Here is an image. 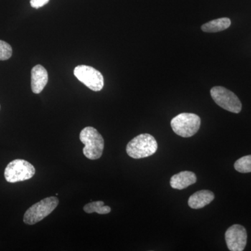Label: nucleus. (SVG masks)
Returning a JSON list of instances; mask_svg holds the SVG:
<instances>
[{"label":"nucleus","instance_id":"nucleus-1","mask_svg":"<svg viewBox=\"0 0 251 251\" xmlns=\"http://www.w3.org/2000/svg\"><path fill=\"white\" fill-rule=\"evenodd\" d=\"M80 140L85 145L84 155L88 159L97 160L103 154L104 140L98 130L92 126L85 127L81 130Z\"/></svg>","mask_w":251,"mask_h":251},{"label":"nucleus","instance_id":"nucleus-2","mask_svg":"<svg viewBox=\"0 0 251 251\" xmlns=\"http://www.w3.org/2000/svg\"><path fill=\"white\" fill-rule=\"evenodd\" d=\"M158 144L152 135L143 133L130 140L126 146L128 156L135 159L147 158L156 152Z\"/></svg>","mask_w":251,"mask_h":251},{"label":"nucleus","instance_id":"nucleus-3","mask_svg":"<svg viewBox=\"0 0 251 251\" xmlns=\"http://www.w3.org/2000/svg\"><path fill=\"white\" fill-rule=\"evenodd\" d=\"M171 127L176 135L190 138L197 133L201 125V117L196 114L181 113L171 120Z\"/></svg>","mask_w":251,"mask_h":251},{"label":"nucleus","instance_id":"nucleus-4","mask_svg":"<svg viewBox=\"0 0 251 251\" xmlns=\"http://www.w3.org/2000/svg\"><path fill=\"white\" fill-rule=\"evenodd\" d=\"M59 204L58 198L49 197L41 200L39 202L33 204L26 211L23 217L25 224L34 225L40 222L46 216L50 215Z\"/></svg>","mask_w":251,"mask_h":251},{"label":"nucleus","instance_id":"nucleus-5","mask_svg":"<svg viewBox=\"0 0 251 251\" xmlns=\"http://www.w3.org/2000/svg\"><path fill=\"white\" fill-rule=\"evenodd\" d=\"M35 168L29 162L23 159H16L10 162L4 171V177L9 183L26 181L35 175Z\"/></svg>","mask_w":251,"mask_h":251},{"label":"nucleus","instance_id":"nucleus-6","mask_svg":"<svg viewBox=\"0 0 251 251\" xmlns=\"http://www.w3.org/2000/svg\"><path fill=\"white\" fill-rule=\"evenodd\" d=\"M211 96L215 103L221 108L233 112L239 113L242 105L239 98L227 89L221 86H216L211 90Z\"/></svg>","mask_w":251,"mask_h":251},{"label":"nucleus","instance_id":"nucleus-7","mask_svg":"<svg viewBox=\"0 0 251 251\" xmlns=\"http://www.w3.org/2000/svg\"><path fill=\"white\" fill-rule=\"evenodd\" d=\"M74 74L77 80H80L91 90L99 92L103 89V75L94 68L87 65H79L74 69Z\"/></svg>","mask_w":251,"mask_h":251},{"label":"nucleus","instance_id":"nucleus-8","mask_svg":"<svg viewBox=\"0 0 251 251\" xmlns=\"http://www.w3.org/2000/svg\"><path fill=\"white\" fill-rule=\"evenodd\" d=\"M226 242L231 251H242L247 243V232L245 227L241 225H233L226 231Z\"/></svg>","mask_w":251,"mask_h":251},{"label":"nucleus","instance_id":"nucleus-9","mask_svg":"<svg viewBox=\"0 0 251 251\" xmlns=\"http://www.w3.org/2000/svg\"><path fill=\"white\" fill-rule=\"evenodd\" d=\"M49 81V74L45 68L38 65L31 69V90L34 94H40L45 88Z\"/></svg>","mask_w":251,"mask_h":251},{"label":"nucleus","instance_id":"nucleus-10","mask_svg":"<svg viewBox=\"0 0 251 251\" xmlns=\"http://www.w3.org/2000/svg\"><path fill=\"white\" fill-rule=\"evenodd\" d=\"M197 181V177L194 173L191 171L180 172L178 174L173 175L171 179V186L175 189L182 190L194 184Z\"/></svg>","mask_w":251,"mask_h":251},{"label":"nucleus","instance_id":"nucleus-11","mask_svg":"<svg viewBox=\"0 0 251 251\" xmlns=\"http://www.w3.org/2000/svg\"><path fill=\"white\" fill-rule=\"evenodd\" d=\"M214 200V193L208 190H201L193 193L188 199V206L193 209H202Z\"/></svg>","mask_w":251,"mask_h":251},{"label":"nucleus","instance_id":"nucleus-12","mask_svg":"<svg viewBox=\"0 0 251 251\" xmlns=\"http://www.w3.org/2000/svg\"><path fill=\"white\" fill-rule=\"evenodd\" d=\"M230 25L231 21L229 18H219L203 25L201 29L204 32H219V31L226 30L230 26Z\"/></svg>","mask_w":251,"mask_h":251},{"label":"nucleus","instance_id":"nucleus-13","mask_svg":"<svg viewBox=\"0 0 251 251\" xmlns=\"http://www.w3.org/2000/svg\"><path fill=\"white\" fill-rule=\"evenodd\" d=\"M83 210L88 214L95 212L99 214H107L111 211V208L110 206L104 205L103 201H96V202L85 204L84 206Z\"/></svg>","mask_w":251,"mask_h":251},{"label":"nucleus","instance_id":"nucleus-14","mask_svg":"<svg viewBox=\"0 0 251 251\" xmlns=\"http://www.w3.org/2000/svg\"><path fill=\"white\" fill-rule=\"evenodd\" d=\"M236 171L241 173H251V155L243 156L234 163Z\"/></svg>","mask_w":251,"mask_h":251},{"label":"nucleus","instance_id":"nucleus-15","mask_svg":"<svg viewBox=\"0 0 251 251\" xmlns=\"http://www.w3.org/2000/svg\"><path fill=\"white\" fill-rule=\"evenodd\" d=\"M12 48L8 43L0 40V61L7 60L12 56Z\"/></svg>","mask_w":251,"mask_h":251},{"label":"nucleus","instance_id":"nucleus-16","mask_svg":"<svg viewBox=\"0 0 251 251\" xmlns=\"http://www.w3.org/2000/svg\"><path fill=\"white\" fill-rule=\"evenodd\" d=\"M50 0H30V4L33 8L39 9L42 7L44 5L48 4Z\"/></svg>","mask_w":251,"mask_h":251}]
</instances>
